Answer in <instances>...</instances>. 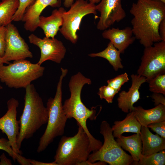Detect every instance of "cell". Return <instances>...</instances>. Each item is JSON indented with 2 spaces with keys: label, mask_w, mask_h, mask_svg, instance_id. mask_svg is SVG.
<instances>
[{
  "label": "cell",
  "mask_w": 165,
  "mask_h": 165,
  "mask_svg": "<svg viewBox=\"0 0 165 165\" xmlns=\"http://www.w3.org/2000/svg\"><path fill=\"white\" fill-rule=\"evenodd\" d=\"M130 12L134 35L145 47L162 41L159 29L165 18V3L160 0H137Z\"/></svg>",
  "instance_id": "obj_1"
},
{
  "label": "cell",
  "mask_w": 165,
  "mask_h": 165,
  "mask_svg": "<svg viewBox=\"0 0 165 165\" xmlns=\"http://www.w3.org/2000/svg\"><path fill=\"white\" fill-rule=\"evenodd\" d=\"M24 107L19 121L20 130L16 144L20 149L24 139L31 138L42 126L47 123V109L34 85L31 84L25 88Z\"/></svg>",
  "instance_id": "obj_2"
},
{
  "label": "cell",
  "mask_w": 165,
  "mask_h": 165,
  "mask_svg": "<svg viewBox=\"0 0 165 165\" xmlns=\"http://www.w3.org/2000/svg\"><path fill=\"white\" fill-rule=\"evenodd\" d=\"M61 74L58 82L56 91L53 98L48 99L46 108L48 114L46 129L40 139L37 149L40 153L46 149L57 137L63 135L67 119L62 104V83L68 73L67 69L61 68Z\"/></svg>",
  "instance_id": "obj_3"
},
{
  "label": "cell",
  "mask_w": 165,
  "mask_h": 165,
  "mask_svg": "<svg viewBox=\"0 0 165 165\" xmlns=\"http://www.w3.org/2000/svg\"><path fill=\"white\" fill-rule=\"evenodd\" d=\"M74 136L61 138L54 157L58 165H79L87 160L91 152L89 137L80 125Z\"/></svg>",
  "instance_id": "obj_4"
},
{
  "label": "cell",
  "mask_w": 165,
  "mask_h": 165,
  "mask_svg": "<svg viewBox=\"0 0 165 165\" xmlns=\"http://www.w3.org/2000/svg\"><path fill=\"white\" fill-rule=\"evenodd\" d=\"M0 67V81L10 88H25L33 81L42 77L45 68L26 59L14 61Z\"/></svg>",
  "instance_id": "obj_5"
},
{
  "label": "cell",
  "mask_w": 165,
  "mask_h": 165,
  "mask_svg": "<svg viewBox=\"0 0 165 165\" xmlns=\"http://www.w3.org/2000/svg\"><path fill=\"white\" fill-rule=\"evenodd\" d=\"M100 133L104 138V143L98 150L90 154L87 160L91 163L100 161L110 165H129L134 161L115 140L112 127L106 121L100 125Z\"/></svg>",
  "instance_id": "obj_6"
},
{
  "label": "cell",
  "mask_w": 165,
  "mask_h": 165,
  "mask_svg": "<svg viewBox=\"0 0 165 165\" xmlns=\"http://www.w3.org/2000/svg\"><path fill=\"white\" fill-rule=\"evenodd\" d=\"M63 16V23L59 31L66 39L72 43L77 42V31L79 30L82 19L86 16L97 14L96 5L86 0H77Z\"/></svg>",
  "instance_id": "obj_7"
},
{
  "label": "cell",
  "mask_w": 165,
  "mask_h": 165,
  "mask_svg": "<svg viewBox=\"0 0 165 165\" xmlns=\"http://www.w3.org/2000/svg\"><path fill=\"white\" fill-rule=\"evenodd\" d=\"M161 73H165V42H155L143 51L137 74L145 77L146 81Z\"/></svg>",
  "instance_id": "obj_8"
},
{
  "label": "cell",
  "mask_w": 165,
  "mask_h": 165,
  "mask_svg": "<svg viewBox=\"0 0 165 165\" xmlns=\"http://www.w3.org/2000/svg\"><path fill=\"white\" fill-rule=\"evenodd\" d=\"M6 48L2 57L5 64L9 61L32 58V53L24 40L21 37L17 28L11 23L6 26Z\"/></svg>",
  "instance_id": "obj_9"
},
{
  "label": "cell",
  "mask_w": 165,
  "mask_h": 165,
  "mask_svg": "<svg viewBox=\"0 0 165 165\" xmlns=\"http://www.w3.org/2000/svg\"><path fill=\"white\" fill-rule=\"evenodd\" d=\"M30 42L40 49L39 60L37 63L41 65L45 61L50 60L60 64L64 57L66 50L63 42L57 39L46 37L43 38L32 34L28 37Z\"/></svg>",
  "instance_id": "obj_10"
},
{
  "label": "cell",
  "mask_w": 165,
  "mask_h": 165,
  "mask_svg": "<svg viewBox=\"0 0 165 165\" xmlns=\"http://www.w3.org/2000/svg\"><path fill=\"white\" fill-rule=\"evenodd\" d=\"M7 104L8 110L0 118V130L7 135L14 151L21 155L22 152L18 149L16 144L20 128L19 121L16 118L17 109L19 102L16 99L12 98L8 101Z\"/></svg>",
  "instance_id": "obj_11"
},
{
  "label": "cell",
  "mask_w": 165,
  "mask_h": 165,
  "mask_svg": "<svg viewBox=\"0 0 165 165\" xmlns=\"http://www.w3.org/2000/svg\"><path fill=\"white\" fill-rule=\"evenodd\" d=\"M97 10L100 14L97 28L104 31L115 22H119L126 16L122 7L121 0H101L96 5Z\"/></svg>",
  "instance_id": "obj_12"
},
{
  "label": "cell",
  "mask_w": 165,
  "mask_h": 165,
  "mask_svg": "<svg viewBox=\"0 0 165 165\" xmlns=\"http://www.w3.org/2000/svg\"><path fill=\"white\" fill-rule=\"evenodd\" d=\"M131 85L128 91H122L119 94L117 100L119 108L125 113L133 110V105L140 99L139 89L141 85L146 82L145 77L138 74L131 75Z\"/></svg>",
  "instance_id": "obj_13"
},
{
  "label": "cell",
  "mask_w": 165,
  "mask_h": 165,
  "mask_svg": "<svg viewBox=\"0 0 165 165\" xmlns=\"http://www.w3.org/2000/svg\"><path fill=\"white\" fill-rule=\"evenodd\" d=\"M61 0H35L27 8L22 21L24 22V28L27 31H35L38 27L39 18L43 10L47 6L59 7Z\"/></svg>",
  "instance_id": "obj_14"
},
{
  "label": "cell",
  "mask_w": 165,
  "mask_h": 165,
  "mask_svg": "<svg viewBox=\"0 0 165 165\" xmlns=\"http://www.w3.org/2000/svg\"><path fill=\"white\" fill-rule=\"evenodd\" d=\"M102 35L104 38L109 40L121 53H124L136 39L131 28L129 27L122 29L114 28L107 29L103 31Z\"/></svg>",
  "instance_id": "obj_15"
},
{
  "label": "cell",
  "mask_w": 165,
  "mask_h": 165,
  "mask_svg": "<svg viewBox=\"0 0 165 165\" xmlns=\"http://www.w3.org/2000/svg\"><path fill=\"white\" fill-rule=\"evenodd\" d=\"M66 11L64 8L61 7L53 10L48 16H40L38 27L42 29L45 37L54 38L62 25L63 16Z\"/></svg>",
  "instance_id": "obj_16"
},
{
  "label": "cell",
  "mask_w": 165,
  "mask_h": 165,
  "mask_svg": "<svg viewBox=\"0 0 165 165\" xmlns=\"http://www.w3.org/2000/svg\"><path fill=\"white\" fill-rule=\"evenodd\" d=\"M140 134L142 155L148 156L165 149V138L153 134L147 127L141 126Z\"/></svg>",
  "instance_id": "obj_17"
},
{
  "label": "cell",
  "mask_w": 165,
  "mask_h": 165,
  "mask_svg": "<svg viewBox=\"0 0 165 165\" xmlns=\"http://www.w3.org/2000/svg\"><path fill=\"white\" fill-rule=\"evenodd\" d=\"M133 111L141 126L147 127L151 123L165 121V105L161 104L148 109L140 106L134 107Z\"/></svg>",
  "instance_id": "obj_18"
},
{
  "label": "cell",
  "mask_w": 165,
  "mask_h": 165,
  "mask_svg": "<svg viewBox=\"0 0 165 165\" xmlns=\"http://www.w3.org/2000/svg\"><path fill=\"white\" fill-rule=\"evenodd\" d=\"M141 127L133 111L128 112L122 120L115 121L111 127L113 136L117 138L125 132L140 134Z\"/></svg>",
  "instance_id": "obj_19"
},
{
  "label": "cell",
  "mask_w": 165,
  "mask_h": 165,
  "mask_svg": "<svg viewBox=\"0 0 165 165\" xmlns=\"http://www.w3.org/2000/svg\"><path fill=\"white\" fill-rule=\"evenodd\" d=\"M119 146L128 152L134 161L138 162L141 154L142 144L140 134L125 136L122 135L117 138L116 140Z\"/></svg>",
  "instance_id": "obj_20"
},
{
  "label": "cell",
  "mask_w": 165,
  "mask_h": 165,
  "mask_svg": "<svg viewBox=\"0 0 165 165\" xmlns=\"http://www.w3.org/2000/svg\"><path fill=\"white\" fill-rule=\"evenodd\" d=\"M120 52L110 42L107 47L103 50L97 53H93L88 54L91 57H99L107 60L113 67L115 71L119 69H122L123 66L121 62L120 57Z\"/></svg>",
  "instance_id": "obj_21"
},
{
  "label": "cell",
  "mask_w": 165,
  "mask_h": 165,
  "mask_svg": "<svg viewBox=\"0 0 165 165\" xmlns=\"http://www.w3.org/2000/svg\"><path fill=\"white\" fill-rule=\"evenodd\" d=\"M19 6L18 0H2L0 2V27L6 26L11 23Z\"/></svg>",
  "instance_id": "obj_22"
},
{
  "label": "cell",
  "mask_w": 165,
  "mask_h": 165,
  "mask_svg": "<svg viewBox=\"0 0 165 165\" xmlns=\"http://www.w3.org/2000/svg\"><path fill=\"white\" fill-rule=\"evenodd\" d=\"M165 164V150L148 156L141 155L139 160L133 161L131 165H164Z\"/></svg>",
  "instance_id": "obj_23"
},
{
  "label": "cell",
  "mask_w": 165,
  "mask_h": 165,
  "mask_svg": "<svg viewBox=\"0 0 165 165\" xmlns=\"http://www.w3.org/2000/svg\"><path fill=\"white\" fill-rule=\"evenodd\" d=\"M0 150L6 152L14 161L16 160L21 165H25L28 163V159L14 151L8 139L3 138H0Z\"/></svg>",
  "instance_id": "obj_24"
},
{
  "label": "cell",
  "mask_w": 165,
  "mask_h": 165,
  "mask_svg": "<svg viewBox=\"0 0 165 165\" xmlns=\"http://www.w3.org/2000/svg\"><path fill=\"white\" fill-rule=\"evenodd\" d=\"M149 90L153 93L165 95V73L159 74L148 82Z\"/></svg>",
  "instance_id": "obj_25"
},
{
  "label": "cell",
  "mask_w": 165,
  "mask_h": 165,
  "mask_svg": "<svg viewBox=\"0 0 165 165\" xmlns=\"http://www.w3.org/2000/svg\"><path fill=\"white\" fill-rule=\"evenodd\" d=\"M119 92L118 91L107 85L100 87L97 94L101 99H104L108 103H111L115 95Z\"/></svg>",
  "instance_id": "obj_26"
},
{
  "label": "cell",
  "mask_w": 165,
  "mask_h": 165,
  "mask_svg": "<svg viewBox=\"0 0 165 165\" xmlns=\"http://www.w3.org/2000/svg\"><path fill=\"white\" fill-rule=\"evenodd\" d=\"M19 6L18 8L13 16L12 21H22L23 16L25 10L31 5L35 0H18Z\"/></svg>",
  "instance_id": "obj_27"
},
{
  "label": "cell",
  "mask_w": 165,
  "mask_h": 165,
  "mask_svg": "<svg viewBox=\"0 0 165 165\" xmlns=\"http://www.w3.org/2000/svg\"><path fill=\"white\" fill-rule=\"evenodd\" d=\"M129 80L128 75L126 72H125L108 80L107 82L108 85L119 92L122 86Z\"/></svg>",
  "instance_id": "obj_28"
},
{
  "label": "cell",
  "mask_w": 165,
  "mask_h": 165,
  "mask_svg": "<svg viewBox=\"0 0 165 165\" xmlns=\"http://www.w3.org/2000/svg\"><path fill=\"white\" fill-rule=\"evenodd\" d=\"M147 127L161 137L165 138V121L151 123Z\"/></svg>",
  "instance_id": "obj_29"
},
{
  "label": "cell",
  "mask_w": 165,
  "mask_h": 165,
  "mask_svg": "<svg viewBox=\"0 0 165 165\" xmlns=\"http://www.w3.org/2000/svg\"><path fill=\"white\" fill-rule=\"evenodd\" d=\"M6 26L0 27V56L2 57L6 48Z\"/></svg>",
  "instance_id": "obj_30"
},
{
  "label": "cell",
  "mask_w": 165,
  "mask_h": 165,
  "mask_svg": "<svg viewBox=\"0 0 165 165\" xmlns=\"http://www.w3.org/2000/svg\"><path fill=\"white\" fill-rule=\"evenodd\" d=\"M151 98L153 100L155 106L160 104L165 105V98L163 94L153 93L151 96Z\"/></svg>",
  "instance_id": "obj_31"
},
{
  "label": "cell",
  "mask_w": 165,
  "mask_h": 165,
  "mask_svg": "<svg viewBox=\"0 0 165 165\" xmlns=\"http://www.w3.org/2000/svg\"><path fill=\"white\" fill-rule=\"evenodd\" d=\"M159 31L162 41L165 42V18L161 21L160 24Z\"/></svg>",
  "instance_id": "obj_32"
},
{
  "label": "cell",
  "mask_w": 165,
  "mask_h": 165,
  "mask_svg": "<svg viewBox=\"0 0 165 165\" xmlns=\"http://www.w3.org/2000/svg\"><path fill=\"white\" fill-rule=\"evenodd\" d=\"M0 165H12L11 160L8 159L4 153L0 156Z\"/></svg>",
  "instance_id": "obj_33"
},
{
  "label": "cell",
  "mask_w": 165,
  "mask_h": 165,
  "mask_svg": "<svg viewBox=\"0 0 165 165\" xmlns=\"http://www.w3.org/2000/svg\"><path fill=\"white\" fill-rule=\"evenodd\" d=\"M30 163L32 165H58L54 161L51 163H44L33 160H30Z\"/></svg>",
  "instance_id": "obj_34"
},
{
  "label": "cell",
  "mask_w": 165,
  "mask_h": 165,
  "mask_svg": "<svg viewBox=\"0 0 165 165\" xmlns=\"http://www.w3.org/2000/svg\"><path fill=\"white\" fill-rule=\"evenodd\" d=\"M64 5L66 8H69L74 2V0H64Z\"/></svg>",
  "instance_id": "obj_35"
},
{
  "label": "cell",
  "mask_w": 165,
  "mask_h": 165,
  "mask_svg": "<svg viewBox=\"0 0 165 165\" xmlns=\"http://www.w3.org/2000/svg\"><path fill=\"white\" fill-rule=\"evenodd\" d=\"M87 1H89V2L95 4L96 3H99L101 0H86Z\"/></svg>",
  "instance_id": "obj_36"
},
{
  "label": "cell",
  "mask_w": 165,
  "mask_h": 165,
  "mask_svg": "<svg viewBox=\"0 0 165 165\" xmlns=\"http://www.w3.org/2000/svg\"><path fill=\"white\" fill-rule=\"evenodd\" d=\"M4 63H5L3 60L2 57L0 56V67L3 65Z\"/></svg>",
  "instance_id": "obj_37"
},
{
  "label": "cell",
  "mask_w": 165,
  "mask_h": 165,
  "mask_svg": "<svg viewBox=\"0 0 165 165\" xmlns=\"http://www.w3.org/2000/svg\"><path fill=\"white\" fill-rule=\"evenodd\" d=\"M160 0L165 3V0Z\"/></svg>",
  "instance_id": "obj_38"
},
{
  "label": "cell",
  "mask_w": 165,
  "mask_h": 165,
  "mask_svg": "<svg viewBox=\"0 0 165 165\" xmlns=\"http://www.w3.org/2000/svg\"><path fill=\"white\" fill-rule=\"evenodd\" d=\"M2 88V87L1 86V85L0 84V89H1Z\"/></svg>",
  "instance_id": "obj_39"
}]
</instances>
